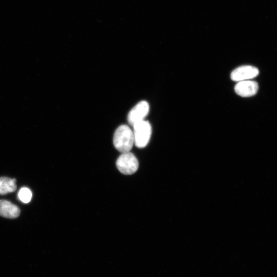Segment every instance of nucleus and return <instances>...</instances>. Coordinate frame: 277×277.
Returning a JSON list of instances; mask_svg holds the SVG:
<instances>
[{"label": "nucleus", "instance_id": "obj_5", "mask_svg": "<svg viewBox=\"0 0 277 277\" xmlns=\"http://www.w3.org/2000/svg\"><path fill=\"white\" fill-rule=\"evenodd\" d=\"M259 69L250 65H243L234 69L231 73V79L235 82L249 80L258 75Z\"/></svg>", "mask_w": 277, "mask_h": 277}, {"label": "nucleus", "instance_id": "obj_7", "mask_svg": "<svg viewBox=\"0 0 277 277\" xmlns=\"http://www.w3.org/2000/svg\"><path fill=\"white\" fill-rule=\"evenodd\" d=\"M20 214L19 208L10 202L0 200V215L5 217L16 218Z\"/></svg>", "mask_w": 277, "mask_h": 277}, {"label": "nucleus", "instance_id": "obj_4", "mask_svg": "<svg viewBox=\"0 0 277 277\" xmlns=\"http://www.w3.org/2000/svg\"><path fill=\"white\" fill-rule=\"evenodd\" d=\"M150 107L148 103L142 101L134 106L129 111L128 115V122L130 125L145 120L148 114Z\"/></svg>", "mask_w": 277, "mask_h": 277}, {"label": "nucleus", "instance_id": "obj_3", "mask_svg": "<svg viewBox=\"0 0 277 277\" xmlns=\"http://www.w3.org/2000/svg\"><path fill=\"white\" fill-rule=\"evenodd\" d=\"M116 166L123 174L130 175L135 173L138 168V162L136 156L131 152L122 153L117 158Z\"/></svg>", "mask_w": 277, "mask_h": 277}, {"label": "nucleus", "instance_id": "obj_9", "mask_svg": "<svg viewBox=\"0 0 277 277\" xmlns=\"http://www.w3.org/2000/svg\"><path fill=\"white\" fill-rule=\"evenodd\" d=\"M32 195L31 190L26 187L22 188L18 193L19 200L24 203L30 202L32 198Z\"/></svg>", "mask_w": 277, "mask_h": 277}, {"label": "nucleus", "instance_id": "obj_2", "mask_svg": "<svg viewBox=\"0 0 277 277\" xmlns=\"http://www.w3.org/2000/svg\"><path fill=\"white\" fill-rule=\"evenodd\" d=\"M135 145L142 148L148 144L152 133L151 126L148 121L143 120L133 125Z\"/></svg>", "mask_w": 277, "mask_h": 277}, {"label": "nucleus", "instance_id": "obj_8", "mask_svg": "<svg viewBox=\"0 0 277 277\" xmlns=\"http://www.w3.org/2000/svg\"><path fill=\"white\" fill-rule=\"evenodd\" d=\"M15 182V179L0 177V194L3 195L14 191L16 189Z\"/></svg>", "mask_w": 277, "mask_h": 277}, {"label": "nucleus", "instance_id": "obj_6", "mask_svg": "<svg viewBox=\"0 0 277 277\" xmlns=\"http://www.w3.org/2000/svg\"><path fill=\"white\" fill-rule=\"evenodd\" d=\"M259 85L256 82L246 80L238 82L234 87L235 93L242 97H250L258 92Z\"/></svg>", "mask_w": 277, "mask_h": 277}, {"label": "nucleus", "instance_id": "obj_1", "mask_svg": "<svg viewBox=\"0 0 277 277\" xmlns=\"http://www.w3.org/2000/svg\"><path fill=\"white\" fill-rule=\"evenodd\" d=\"M113 143L118 151L130 152L134 144L133 131L126 125L120 126L114 132Z\"/></svg>", "mask_w": 277, "mask_h": 277}]
</instances>
